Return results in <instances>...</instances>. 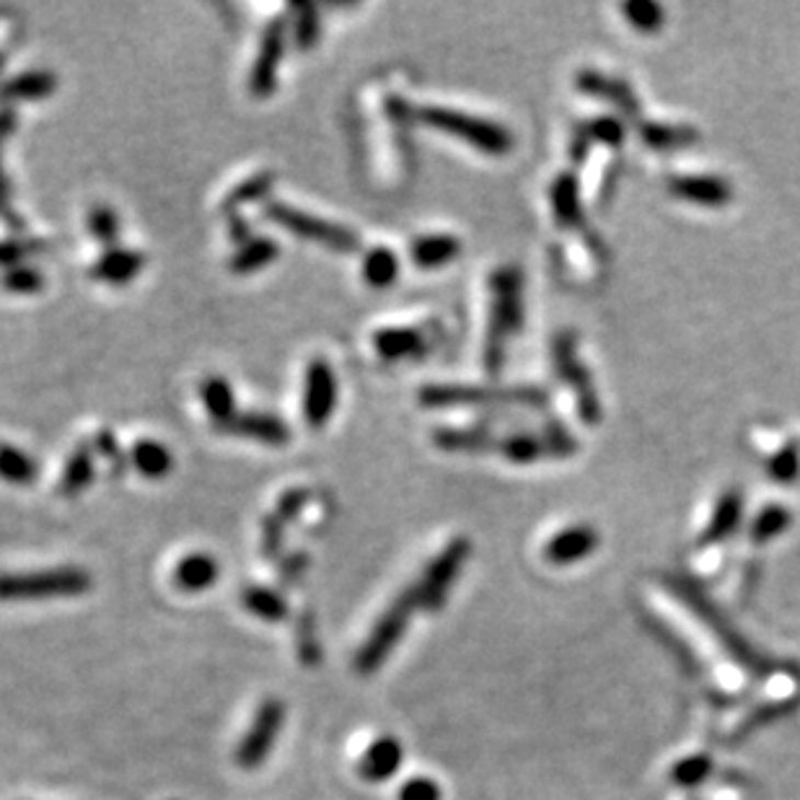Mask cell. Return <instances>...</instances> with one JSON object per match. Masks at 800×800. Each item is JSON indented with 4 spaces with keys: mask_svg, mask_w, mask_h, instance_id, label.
I'll list each match as a JSON object with an SVG mask.
<instances>
[{
    "mask_svg": "<svg viewBox=\"0 0 800 800\" xmlns=\"http://www.w3.org/2000/svg\"><path fill=\"white\" fill-rule=\"evenodd\" d=\"M521 317V275L513 267L498 270L492 275V319L488 332V345H484V363L488 370H498L503 363L505 338L513 330H518Z\"/></svg>",
    "mask_w": 800,
    "mask_h": 800,
    "instance_id": "cell-1",
    "label": "cell"
},
{
    "mask_svg": "<svg viewBox=\"0 0 800 800\" xmlns=\"http://www.w3.org/2000/svg\"><path fill=\"white\" fill-rule=\"evenodd\" d=\"M414 114H418V119L423 125L433 127V130L456 135V138L480 148L482 153L503 156L513 148L508 130H503L500 125H492L482 117H471L467 112L446 110V106H423V110H418Z\"/></svg>",
    "mask_w": 800,
    "mask_h": 800,
    "instance_id": "cell-2",
    "label": "cell"
},
{
    "mask_svg": "<svg viewBox=\"0 0 800 800\" xmlns=\"http://www.w3.org/2000/svg\"><path fill=\"white\" fill-rule=\"evenodd\" d=\"M91 575L83 568H53L37 573H11L0 575V602L16 598H55V596H81L91 591Z\"/></svg>",
    "mask_w": 800,
    "mask_h": 800,
    "instance_id": "cell-3",
    "label": "cell"
},
{
    "mask_svg": "<svg viewBox=\"0 0 800 800\" xmlns=\"http://www.w3.org/2000/svg\"><path fill=\"white\" fill-rule=\"evenodd\" d=\"M262 216L275 220L277 226L285 228V231L301 236V239L317 241V244L330 247V249H334V252L353 254L361 249L358 233H353L350 228L332 224V220L309 216V213L298 210V207H293V205L277 203V199H270V203L262 207Z\"/></svg>",
    "mask_w": 800,
    "mask_h": 800,
    "instance_id": "cell-4",
    "label": "cell"
},
{
    "mask_svg": "<svg viewBox=\"0 0 800 800\" xmlns=\"http://www.w3.org/2000/svg\"><path fill=\"white\" fill-rule=\"evenodd\" d=\"M418 606H420L418 588H407L404 594L384 612V617L378 619L374 635H370L368 642L358 653V668L363 674L381 666V661L387 659L389 650L397 645L399 638H402V632L407 630V621H410L412 612L418 609Z\"/></svg>",
    "mask_w": 800,
    "mask_h": 800,
    "instance_id": "cell-5",
    "label": "cell"
},
{
    "mask_svg": "<svg viewBox=\"0 0 800 800\" xmlns=\"http://www.w3.org/2000/svg\"><path fill=\"white\" fill-rule=\"evenodd\" d=\"M467 557H469L467 539H454L452 545L435 557L431 565H427L423 581L414 585L420 596V606H425V609H438V606L446 602L448 591H452V585L456 583V575L461 573Z\"/></svg>",
    "mask_w": 800,
    "mask_h": 800,
    "instance_id": "cell-6",
    "label": "cell"
},
{
    "mask_svg": "<svg viewBox=\"0 0 800 800\" xmlns=\"http://www.w3.org/2000/svg\"><path fill=\"white\" fill-rule=\"evenodd\" d=\"M338 407V378L327 361H311L304 381V420L309 427H324Z\"/></svg>",
    "mask_w": 800,
    "mask_h": 800,
    "instance_id": "cell-7",
    "label": "cell"
},
{
    "mask_svg": "<svg viewBox=\"0 0 800 800\" xmlns=\"http://www.w3.org/2000/svg\"><path fill=\"white\" fill-rule=\"evenodd\" d=\"M283 716H285V710L277 699H267V702L260 707V712H256V718L252 723V731L241 739L239 754H236V759H239L241 767L254 769V767H260L264 759H267L270 752H273L277 733H281Z\"/></svg>",
    "mask_w": 800,
    "mask_h": 800,
    "instance_id": "cell-8",
    "label": "cell"
},
{
    "mask_svg": "<svg viewBox=\"0 0 800 800\" xmlns=\"http://www.w3.org/2000/svg\"><path fill=\"white\" fill-rule=\"evenodd\" d=\"M285 55V21L273 19L262 32L260 49H256V60L249 76V89L254 96H273L277 85V68Z\"/></svg>",
    "mask_w": 800,
    "mask_h": 800,
    "instance_id": "cell-9",
    "label": "cell"
},
{
    "mask_svg": "<svg viewBox=\"0 0 800 800\" xmlns=\"http://www.w3.org/2000/svg\"><path fill=\"white\" fill-rule=\"evenodd\" d=\"M220 433L239 435V438L260 441L264 446H285L290 441V431L275 414L264 412H236L228 423L218 427Z\"/></svg>",
    "mask_w": 800,
    "mask_h": 800,
    "instance_id": "cell-10",
    "label": "cell"
},
{
    "mask_svg": "<svg viewBox=\"0 0 800 800\" xmlns=\"http://www.w3.org/2000/svg\"><path fill=\"white\" fill-rule=\"evenodd\" d=\"M539 395V391H537ZM534 391H492V389H469V387H425L420 391V402L427 407L443 404H480V402H503V399H524L537 402Z\"/></svg>",
    "mask_w": 800,
    "mask_h": 800,
    "instance_id": "cell-11",
    "label": "cell"
},
{
    "mask_svg": "<svg viewBox=\"0 0 800 800\" xmlns=\"http://www.w3.org/2000/svg\"><path fill=\"white\" fill-rule=\"evenodd\" d=\"M142 264H146V256H142L140 252L112 247V249H106V252L99 256L94 264H91V277H96V281L110 283V285H127L140 275Z\"/></svg>",
    "mask_w": 800,
    "mask_h": 800,
    "instance_id": "cell-12",
    "label": "cell"
},
{
    "mask_svg": "<svg viewBox=\"0 0 800 800\" xmlns=\"http://www.w3.org/2000/svg\"><path fill=\"white\" fill-rule=\"evenodd\" d=\"M570 338H560L555 342V363L560 366L562 370H565V376L570 384L578 389V395H581V410H583V418L588 420V423H596L598 418H602V407H598V399L594 397V391H591V384L588 378L583 376V368L581 363H575V355H573V347H570Z\"/></svg>",
    "mask_w": 800,
    "mask_h": 800,
    "instance_id": "cell-13",
    "label": "cell"
},
{
    "mask_svg": "<svg viewBox=\"0 0 800 800\" xmlns=\"http://www.w3.org/2000/svg\"><path fill=\"white\" fill-rule=\"evenodd\" d=\"M598 539L596 534L591 532L588 526H573L565 528L562 534L549 541L545 547V557L552 565H573V562H581L585 555H591L596 549Z\"/></svg>",
    "mask_w": 800,
    "mask_h": 800,
    "instance_id": "cell-14",
    "label": "cell"
},
{
    "mask_svg": "<svg viewBox=\"0 0 800 800\" xmlns=\"http://www.w3.org/2000/svg\"><path fill=\"white\" fill-rule=\"evenodd\" d=\"M668 190L676 197L689 199V203L702 205H723L731 197V187L728 182L716 180V176H674L668 182Z\"/></svg>",
    "mask_w": 800,
    "mask_h": 800,
    "instance_id": "cell-15",
    "label": "cell"
},
{
    "mask_svg": "<svg viewBox=\"0 0 800 800\" xmlns=\"http://www.w3.org/2000/svg\"><path fill=\"white\" fill-rule=\"evenodd\" d=\"M459 252H461V241L456 239V236H448V233L420 236V239L412 244V260L418 267H423V270L443 267V264L456 260Z\"/></svg>",
    "mask_w": 800,
    "mask_h": 800,
    "instance_id": "cell-16",
    "label": "cell"
},
{
    "mask_svg": "<svg viewBox=\"0 0 800 800\" xmlns=\"http://www.w3.org/2000/svg\"><path fill=\"white\" fill-rule=\"evenodd\" d=\"M216 578H218V562L205 552L187 555L184 560H180V565L174 570L176 588L190 591V594L210 588V585L216 583Z\"/></svg>",
    "mask_w": 800,
    "mask_h": 800,
    "instance_id": "cell-17",
    "label": "cell"
},
{
    "mask_svg": "<svg viewBox=\"0 0 800 800\" xmlns=\"http://www.w3.org/2000/svg\"><path fill=\"white\" fill-rule=\"evenodd\" d=\"M374 345L384 361H404V358H412V355L423 353L425 338L418 330L395 327V330L376 332Z\"/></svg>",
    "mask_w": 800,
    "mask_h": 800,
    "instance_id": "cell-18",
    "label": "cell"
},
{
    "mask_svg": "<svg viewBox=\"0 0 800 800\" xmlns=\"http://www.w3.org/2000/svg\"><path fill=\"white\" fill-rule=\"evenodd\" d=\"M402 762V746L397 739H378L374 746L368 748L361 762V773L366 780H387L399 769Z\"/></svg>",
    "mask_w": 800,
    "mask_h": 800,
    "instance_id": "cell-19",
    "label": "cell"
},
{
    "mask_svg": "<svg viewBox=\"0 0 800 800\" xmlns=\"http://www.w3.org/2000/svg\"><path fill=\"white\" fill-rule=\"evenodd\" d=\"M57 89V78L49 70H28L11 81L0 85V99L3 102H16V99H45Z\"/></svg>",
    "mask_w": 800,
    "mask_h": 800,
    "instance_id": "cell-20",
    "label": "cell"
},
{
    "mask_svg": "<svg viewBox=\"0 0 800 800\" xmlns=\"http://www.w3.org/2000/svg\"><path fill=\"white\" fill-rule=\"evenodd\" d=\"M133 467L148 480H161L174 467V456L159 441H138L130 452Z\"/></svg>",
    "mask_w": 800,
    "mask_h": 800,
    "instance_id": "cell-21",
    "label": "cell"
},
{
    "mask_svg": "<svg viewBox=\"0 0 800 800\" xmlns=\"http://www.w3.org/2000/svg\"><path fill=\"white\" fill-rule=\"evenodd\" d=\"M94 482V452H91L89 443H81L62 469L60 477V492L62 495H78V492L89 488Z\"/></svg>",
    "mask_w": 800,
    "mask_h": 800,
    "instance_id": "cell-22",
    "label": "cell"
},
{
    "mask_svg": "<svg viewBox=\"0 0 800 800\" xmlns=\"http://www.w3.org/2000/svg\"><path fill=\"white\" fill-rule=\"evenodd\" d=\"M199 395H203V402L207 407V412H210V418H213V423H216V427L228 423V420H231L236 414L233 389H231V384L226 381V378L210 376L203 384V387H199Z\"/></svg>",
    "mask_w": 800,
    "mask_h": 800,
    "instance_id": "cell-23",
    "label": "cell"
},
{
    "mask_svg": "<svg viewBox=\"0 0 800 800\" xmlns=\"http://www.w3.org/2000/svg\"><path fill=\"white\" fill-rule=\"evenodd\" d=\"M399 277V260L397 254L387 247H376L363 256V281H366L370 288H389L391 283H397Z\"/></svg>",
    "mask_w": 800,
    "mask_h": 800,
    "instance_id": "cell-24",
    "label": "cell"
},
{
    "mask_svg": "<svg viewBox=\"0 0 800 800\" xmlns=\"http://www.w3.org/2000/svg\"><path fill=\"white\" fill-rule=\"evenodd\" d=\"M277 254H281V247H277L275 239H252L236 252L231 260V270L236 275L256 273L264 264L275 262Z\"/></svg>",
    "mask_w": 800,
    "mask_h": 800,
    "instance_id": "cell-25",
    "label": "cell"
},
{
    "mask_svg": "<svg viewBox=\"0 0 800 800\" xmlns=\"http://www.w3.org/2000/svg\"><path fill=\"white\" fill-rule=\"evenodd\" d=\"M37 464L32 456L9 443H0V477L11 484H32L37 480Z\"/></svg>",
    "mask_w": 800,
    "mask_h": 800,
    "instance_id": "cell-26",
    "label": "cell"
},
{
    "mask_svg": "<svg viewBox=\"0 0 800 800\" xmlns=\"http://www.w3.org/2000/svg\"><path fill=\"white\" fill-rule=\"evenodd\" d=\"M433 441L443 452H490V448H498V441L480 431H452V427H443V431H435Z\"/></svg>",
    "mask_w": 800,
    "mask_h": 800,
    "instance_id": "cell-27",
    "label": "cell"
},
{
    "mask_svg": "<svg viewBox=\"0 0 800 800\" xmlns=\"http://www.w3.org/2000/svg\"><path fill=\"white\" fill-rule=\"evenodd\" d=\"M552 205L555 216L562 220V224H581V205H578V187L570 176H560L555 182L552 190Z\"/></svg>",
    "mask_w": 800,
    "mask_h": 800,
    "instance_id": "cell-28",
    "label": "cell"
},
{
    "mask_svg": "<svg viewBox=\"0 0 800 800\" xmlns=\"http://www.w3.org/2000/svg\"><path fill=\"white\" fill-rule=\"evenodd\" d=\"M498 448L503 452L505 459L518 461V464L534 461V459H539V454L552 452V448L547 446V441L539 438V435L537 438H532V435H511L508 441H503V443L498 441Z\"/></svg>",
    "mask_w": 800,
    "mask_h": 800,
    "instance_id": "cell-29",
    "label": "cell"
},
{
    "mask_svg": "<svg viewBox=\"0 0 800 800\" xmlns=\"http://www.w3.org/2000/svg\"><path fill=\"white\" fill-rule=\"evenodd\" d=\"M273 182H275V174H270V171H262V174H256V176H252V180H247L244 184H239V187H236L231 195H228L226 210L236 213L241 205L264 197L270 192V187H273Z\"/></svg>",
    "mask_w": 800,
    "mask_h": 800,
    "instance_id": "cell-30",
    "label": "cell"
},
{
    "mask_svg": "<svg viewBox=\"0 0 800 800\" xmlns=\"http://www.w3.org/2000/svg\"><path fill=\"white\" fill-rule=\"evenodd\" d=\"M739 513H741L739 495H725L720 500L716 516H712V524L707 526L705 532V541H716L718 537H725V534L735 526V521H739Z\"/></svg>",
    "mask_w": 800,
    "mask_h": 800,
    "instance_id": "cell-31",
    "label": "cell"
},
{
    "mask_svg": "<svg viewBox=\"0 0 800 800\" xmlns=\"http://www.w3.org/2000/svg\"><path fill=\"white\" fill-rule=\"evenodd\" d=\"M244 606L262 619H281L285 614V604L281 602V596L273 594V591H267V588L247 591Z\"/></svg>",
    "mask_w": 800,
    "mask_h": 800,
    "instance_id": "cell-32",
    "label": "cell"
},
{
    "mask_svg": "<svg viewBox=\"0 0 800 800\" xmlns=\"http://www.w3.org/2000/svg\"><path fill=\"white\" fill-rule=\"evenodd\" d=\"M89 228L96 241L110 247L114 244V239H117L119 233V220L114 216V210H110L106 205H94V210L89 213Z\"/></svg>",
    "mask_w": 800,
    "mask_h": 800,
    "instance_id": "cell-33",
    "label": "cell"
},
{
    "mask_svg": "<svg viewBox=\"0 0 800 800\" xmlns=\"http://www.w3.org/2000/svg\"><path fill=\"white\" fill-rule=\"evenodd\" d=\"M3 285H5V290L24 293V296H28V293H37L42 285H45V277H42L39 270L19 264V267H13L3 275Z\"/></svg>",
    "mask_w": 800,
    "mask_h": 800,
    "instance_id": "cell-34",
    "label": "cell"
},
{
    "mask_svg": "<svg viewBox=\"0 0 800 800\" xmlns=\"http://www.w3.org/2000/svg\"><path fill=\"white\" fill-rule=\"evenodd\" d=\"M319 39V13L313 5H301L296 21V42L301 49H309Z\"/></svg>",
    "mask_w": 800,
    "mask_h": 800,
    "instance_id": "cell-35",
    "label": "cell"
},
{
    "mask_svg": "<svg viewBox=\"0 0 800 800\" xmlns=\"http://www.w3.org/2000/svg\"><path fill=\"white\" fill-rule=\"evenodd\" d=\"M625 13L630 16L632 26H638L640 32H653V28L661 26L663 11L653 3H630L625 5Z\"/></svg>",
    "mask_w": 800,
    "mask_h": 800,
    "instance_id": "cell-36",
    "label": "cell"
},
{
    "mask_svg": "<svg viewBox=\"0 0 800 800\" xmlns=\"http://www.w3.org/2000/svg\"><path fill=\"white\" fill-rule=\"evenodd\" d=\"M689 138H695V135L687 133V130H678V127H666V125H659V127H648L645 130V140L650 142L653 148H678V142H687Z\"/></svg>",
    "mask_w": 800,
    "mask_h": 800,
    "instance_id": "cell-37",
    "label": "cell"
},
{
    "mask_svg": "<svg viewBox=\"0 0 800 800\" xmlns=\"http://www.w3.org/2000/svg\"><path fill=\"white\" fill-rule=\"evenodd\" d=\"M785 524H788V513L780 511V508H769L767 513H762L759 521H756L754 537L759 541L775 537V534L782 532Z\"/></svg>",
    "mask_w": 800,
    "mask_h": 800,
    "instance_id": "cell-38",
    "label": "cell"
},
{
    "mask_svg": "<svg viewBox=\"0 0 800 800\" xmlns=\"http://www.w3.org/2000/svg\"><path fill=\"white\" fill-rule=\"evenodd\" d=\"M399 800H441V788L427 777H414L399 792Z\"/></svg>",
    "mask_w": 800,
    "mask_h": 800,
    "instance_id": "cell-39",
    "label": "cell"
},
{
    "mask_svg": "<svg viewBox=\"0 0 800 800\" xmlns=\"http://www.w3.org/2000/svg\"><path fill=\"white\" fill-rule=\"evenodd\" d=\"M306 498H309V492H306V490H290V492H285V495L281 498V503H277L275 516L281 518L283 524H288V521H293V518L298 516V513H301Z\"/></svg>",
    "mask_w": 800,
    "mask_h": 800,
    "instance_id": "cell-40",
    "label": "cell"
},
{
    "mask_svg": "<svg viewBox=\"0 0 800 800\" xmlns=\"http://www.w3.org/2000/svg\"><path fill=\"white\" fill-rule=\"evenodd\" d=\"M32 252H34L32 244H21V241H3V244H0V264L13 270V267H19L21 260H24L26 254H32Z\"/></svg>",
    "mask_w": 800,
    "mask_h": 800,
    "instance_id": "cell-41",
    "label": "cell"
},
{
    "mask_svg": "<svg viewBox=\"0 0 800 800\" xmlns=\"http://www.w3.org/2000/svg\"><path fill=\"white\" fill-rule=\"evenodd\" d=\"M707 773H710V762H707V759H699V756H697V759H689V762L678 764V769H676V780H682V782L692 785V782H699V780H702V777H705Z\"/></svg>",
    "mask_w": 800,
    "mask_h": 800,
    "instance_id": "cell-42",
    "label": "cell"
},
{
    "mask_svg": "<svg viewBox=\"0 0 800 800\" xmlns=\"http://www.w3.org/2000/svg\"><path fill=\"white\" fill-rule=\"evenodd\" d=\"M96 448L102 452V456H106L112 464H123V452H119L117 441H114V435L110 431H102L96 433Z\"/></svg>",
    "mask_w": 800,
    "mask_h": 800,
    "instance_id": "cell-43",
    "label": "cell"
},
{
    "mask_svg": "<svg viewBox=\"0 0 800 800\" xmlns=\"http://www.w3.org/2000/svg\"><path fill=\"white\" fill-rule=\"evenodd\" d=\"M0 142H3V140H0ZM0 218H3L5 220V224H9V226H13V228H21V220L16 218V216H13V210H11V199H9V182H5V176H3V169H0Z\"/></svg>",
    "mask_w": 800,
    "mask_h": 800,
    "instance_id": "cell-44",
    "label": "cell"
},
{
    "mask_svg": "<svg viewBox=\"0 0 800 800\" xmlns=\"http://www.w3.org/2000/svg\"><path fill=\"white\" fill-rule=\"evenodd\" d=\"M228 224H231V239L233 241H239L241 247H244L247 241H252V239H249V224H247L244 218H241V216H231V220H228Z\"/></svg>",
    "mask_w": 800,
    "mask_h": 800,
    "instance_id": "cell-45",
    "label": "cell"
}]
</instances>
